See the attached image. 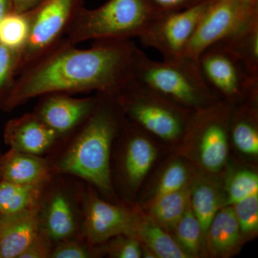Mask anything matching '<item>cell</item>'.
<instances>
[{
  "label": "cell",
  "instance_id": "obj_1",
  "mask_svg": "<svg viewBox=\"0 0 258 258\" xmlns=\"http://www.w3.org/2000/svg\"><path fill=\"white\" fill-rule=\"evenodd\" d=\"M137 47L132 40H105L80 49L63 39L19 73L0 106L10 111L32 98L53 93L95 91L113 96L133 79Z\"/></svg>",
  "mask_w": 258,
  "mask_h": 258
},
{
  "label": "cell",
  "instance_id": "obj_2",
  "mask_svg": "<svg viewBox=\"0 0 258 258\" xmlns=\"http://www.w3.org/2000/svg\"><path fill=\"white\" fill-rule=\"evenodd\" d=\"M97 94L99 99L96 108L80 125L77 137L58 163V170L108 192L111 189V145L124 124L125 116L113 96Z\"/></svg>",
  "mask_w": 258,
  "mask_h": 258
},
{
  "label": "cell",
  "instance_id": "obj_3",
  "mask_svg": "<svg viewBox=\"0 0 258 258\" xmlns=\"http://www.w3.org/2000/svg\"><path fill=\"white\" fill-rule=\"evenodd\" d=\"M133 79L173 104L196 111L218 102L204 82L198 62L157 61L137 47L133 64Z\"/></svg>",
  "mask_w": 258,
  "mask_h": 258
},
{
  "label": "cell",
  "instance_id": "obj_4",
  "mask_svg": "<svg viewBox=\"0 0 258 258\" xmlns=\"http://www.w3.org/2000/svg\"><path fill=\"white\" fill-rule=\"evenodd\" d=\"M157 15L144 0H108L94 10L83 7L64 40L75 45L88 40H131L140 36Z\"/></svg>",
  "mask_w": 258,
  "mask_h": 258
},
{
  "label": "cell",
  "instance_id": "obj_5",
  "mask_svg": "<svg viewBox=\"0 0 258 258\" xmlns=\"http://www.w3.org/2000/svg\"><path fill=\"white\" fill-rule=\"evenodd\" d=\"M111 96L133 125L166 142L183 138L192 114L193 111L166 101L134 79Z\"/></svg>",
  "mask_w": 258,
  "mask_h": 258
},
{
  "label": "cell",
  "instance_id": "obj_6",
  "mask_svg": "<svg viewBox=\"0 0 258 258\" xmlns=\"http://www.w3.org/2000/svg\"><path fill=\"white\" fill-rule=\"evenodd\" d=\"M198 64L204 82L219 101L233 107L258 93V78L224 40L204 50Z\"/></svg>",
  "mask_w": 258,
  "mask_h": 258
},
{
  "label": "cell",
  "instance_id": "obj_7",
  "mask_svg": "<svg viewBox=\"0 0 258 258\" xmlns=\"http://www.w3.org/2000/svg\"><path fill=\"white\" fill-rule=\"evenodd\" d=\"M232 110L230 105L218 101L193 111L183 137L186 144L193 145L199 165L208 172H218L225 165Z\"/></svg>",
  "mask_w": 258,
  "mask_h": 258
},
{
  "label": "cell",
  "instance_id": "obj_8",
  "mask_svg": "<svg viewBox=\"0 0 258 258\" xmlns=\"http://www.w3.org/2000/svg\"><path fill=\"white\" fill-rule=\"evenodd\" d=\"M84 0H43L29 12L30 29L26 45L20 53L18 74L50 52L63 40Z\"/></svg>",
  "mask_w": 258,
  "mask_h": 258
},
{
  "label": "cell",
  "instance_id": "obj_9",
  "mask_svg": "<svg viewBox=\"0 0 258 258\" xmlns=\"http://www.w3.org/2000/svg\"><path fill=\"white\" fill-rule=\"evenodd\" d=\"M258 15L249 0H211L190 40L184 57L197 61L209 47L232 36Z\"/></svg>",
  "mask_w": 258,
  "mask_h": 258
},
{
  "label": "cell",
  "instance_id": "obj_10",
  "mask_svg": "<svg viewBox=\"0 0 258 258\" xmlns=\"http://www.w3.org/2000/svg\"><path fill=\"white\" fill-rule=\"evenodd\" d=\"M211 0L187 9L157 14L138 37L144 46L157 50L165 61L179 60Z\"/></svg>",
  "mask_w": 258,
  "mask_h": 258
},
{
  "label": "cell",
  "instance_id": "obj_11",
  "mask_svg": "<svg viewBox=\"0 0 258 258\" xmlns=\"http://www.w3.org/2000/svg\"><path fill=\"white\" fill-rule=\"evenodd\" d=\"M137 219V211L91 195L85 209L83 232L91 244L103 243L120 235L135 237Z\"/></svg>",
  "mask_w": 258,
  "mask_h": 258
},
{
  "label": "cell",
  "instance_id": "obj_12",
  "mask_svg": "<svg viewBox=\"0 0 258 258\" xmlns=\"http://www.w3.org/2000/svg\"><path fill=\"white\" fill-rule=\"evenodd\" d=\"M44 96L34 112L60 137L79 128L92 113L99 99L98 94L81 98L64 93Z\"/></svg>",
  "mask_w": 258,
  "mask_h": 258
},
{
  "label": "cell",
  "instance_id": "obj_13",
  "mask_svg": "<svg viewBox=\"0 0 258 258\" xmlns=\"http://www.w3.org/2000/svg\"><path fill=\"white\" fill-rule=\"evenodd\" d=\"M59 137L35 112L10 120L5 129V143L10 149L32 155L47 152Z\"/></svg>",
  "mask_w": 258,
  "mask_h": 258
},
{
  "label": "cell",
  "instance_id": "obj_14",
  "mask_svg": "<svg viewBox=\"0 0 258 258\" xmlns=\"http://www.w3.org/2000/svg\"><path fill=\"white\" fill-rule=\"evenodd\" d=\"M40 206L0 218V258H19L40 232Z\"/></svg>",
  "mask_w": 258,
  "mask_h": 258
},
{
  "label": "cell",
  "instance_id": "obj_15",
  "mask_svg": "<svg viewBox=\"0 0 258 258\" xmlns=\"http://www.w3.org/2000/svg\"><path fill=\"white\" fill-rule=\"evenodd\" d=\"M243 242L233 207H222L207 232L206 252L214 257H230L238 252Z\"/></svg>",
  "mask_w": 258,
  "mask_h": 258
},
{
  "label": "cell",
  "instance_id": "obj_16",
  "mask_svg": "<svg viewBox=\"0 0 258 258\" xmlns=\"http://www.w3.org/2000/svg\"><path fill=\"white\" fill-rule=\"evenodd\" d=\"M130 134L125 149L123 171L127 184L132 189H136L143 181L157 159V151L151 142L136 125L125 123Z\"/></svg>",
  "mask_w": 258,
  "mask_h": 258
},
{
  "label": "cell",
  "instance_id": "obj_17",
  "mask_svg": "<svg viewBox=\"0 0 258 258\" xmlns=\"http://www.w3.org/2000/svg\"><path fill=\"white\" fill-rule=\"evenodd\" d=\"M49 176L47 161L40 156L10 149L0 158V177L4 181L20 184H45Z\"/></svg>",
  "mask_w": 258,
  "mask_h": 258
},
{
  "label": "cell",
  "instance_id": "obj_18",
  "mask_svg": "<svg viewBox=\"0 0 258 258\" xmlns=\"http://www.w3.org/2000/svg\"><path fill=\"white\" fill-rule=\"evenodd\" d=\"M135 237L153 257L189 258L169 232L154 221L149 215L137 212Z\"/></svg>",
  "mask_w": 258,
  "mask_h": 258
},
{
  "label": "cell",
  "instance_id": "obj_19",
  "mask_svg": "<svg viewBox=\"0 0 258 258\" xmlns=\"http://www.w3.org/2000/svg\"><path fill=\"white\" fill-rule=\"evenodd\" d=\"M44 232L51 240H69L77 229L74 205L67 195L57 190L51 195L43 214Z\"/></svg>",
  "mask_w": 258,
  "mask_h": 258
},
{
  "label": "cell",
  "instance_id": "obj_20",
  "mask_svg": "<svg viewBox=\"0 0 258 258\" xmlns=\"http://www.w3.org/2000/svg\"><path fill=\"white\" fill-rule=\"evenodd\" d=\"M189 200L194 214L201 226L205 244L209 227L217 212L224 206L221 191L211 180H198L191 184Z\"/></svg>",
  "mask_w": 258,
  "mask_h": 258
},
{
  "label": "cell",
  "instance_id": "obj_21",
  "mask_svg": "<svg viewBox=\"0 0 258 258\" xmlns=\"http://www.w3.org/2000/svg\"><path fill=\"white\" fill-rule=\"evenodd\" d=\"M45 184H20L0 181V215L10 216L40 205Z\"/></svg>",
  "mask_w": 258,
  "mask_h": 258
},
{
  "label": "cell",
  "instance_id": "obj_22",
  "mask_svg": "<svg viewBox=\"0 0 258 258\" xmlns=\"http://www.w3.org/2000/svg\"><path fill=\"white\" fill-rule=\"evenodd\" d=\"M191 183L179 190L151 201L149 215L167 232H172L189 202Z\"/></svg>",
  "mask_w": 258,
  "mask_h": 258
},
{
  "label": "cell",
  "instance_id": "obj_23",
  "mask_svg": "<svg viewBox=\"0 0 258 258\" xmlns=\"http://www.w3.org/2000/svg\"><path fill=\"white\" fill-rule=\"evenodd\" d=\"M224 41L240 57L250 74L258 78V15Z\"/></svg>",
  "mask_w": 258,
  "mask_h": 258
},
{
  "label": "cell",
  "instance_id": "obj_24",
  "mask_svg": "<svg viewBox=\"0 0 258 258\" xmlns=\"http://www.w3.org/2000/svg\"><path fill=\"white\" fill-rule=\"evenodd\" d=\"M172 232L175 234L176 242L190 257H200L203 250L206 251L203 230L191 208L190 200Z\"/></svg>",
  "mask_w": 258,
  "mask_h": 258
},
{
  "label": "cell",
  "instance_id": "obj_25",
  "mask_svg": "<svg viewBox=\"0 0 258 258\" xmlns=\"http://www.w3.org/2000/svg\"><path fill=\"white\" fill-rule=\"evenodd\" d=\"M30 13L10 12L0 21V44L20 53L28 40Z\"/></svg>",
  "mask_w": 258,
  "mask_h": 258
},
{
  "label": "cell",
  "instance_id": "obj_26",
  "mask_svg": "<svg viewBox=\"0 0 258 258\" xmlns=\"http://www.w3.org/2000/svg\"><path fill=\"white\" fill-rule=\"evenodd\" d=\"M255 195H258L257 174L246 169L237 171L227 184V197L224 206H232Z\"/></svg>",
  "mask_w": 258,
  "mask_h": 258
},
{
  "label": "cell",
  "instance_id": "obj_27",
  "mask_svg": "<svg viewBox=\"0 0 258 258\" xmlns=\"http://www.w3.org/2000/svg\"><path fill=\"white\" fill-rule=\"evenodd\" d=\"M189 184V169L184 163L174 161L161 174L151 201L166 194L179 191Z\"/></svg>",
  "mask_w": 258,
  "mask_h": 258
},
{
  "label": "cell",
  "instance_id": "obj_28",
  "mask_svg": "<svg viewBox=\"0 0 258 258\" xmlns=\"http://www.w3.org/2000/svg\"><path fill=\"white\" fill-rule=\"evenodd\" d=\"M242 240L254 238L258 232V195L232 205Z\"/></svg>",
  "mask_w": 258,
  "mask_h": 258
},
{
  "label": "cell",
  "instance_id": "obj_29",
  "mask_svg": "<svg viewBox=\"0 0 258 258\" xmlns=\"http://www.w3.org/2000/svg\"><path fill=\"white\" fill-rule=\"evenodd\" d=\"M20 53L0 44V98L9 91L18 75Z\"/></svg>",
  "mask_w": 258,
  "mask_h": 258
},
{
  "label": "cell",
  "instance_id": "obj_30",
  "mask_svg": "<svg viewBox=\"0 0 258 258\" xmlns=\"http://www.w3.org/2000/svg\"><path fill=\"white\" fill-rule=\"evenodd\" d=\"M106 247L110 257L140 258L143 255L142 244L134 236L120 235L113 237Z\"/></svg>",
  "mask_w": 258,
  "mask_h": 258
},
{
  "label": "cell",
  "instance_id": "obj_31",
  "mask_svg": "<svg viewBox=\"0 0 258 258\" xmlns=\"http://www.w3.org/2000/svg\"><path fill=\"white\" fill-rule=\"evenodd\" d=\"M156 14L172 13L187 9L204 0H144Z\"/></svg>",
  "mask_w": 258,
  "mask_h": 258
},
{
  "label": "cell",
  "instance_id": "obj_32",
  "mask_svg": "<svg viewBox=\"0 0 258 258\" xmlns=\"http://www.w3.org/2000/svg\"><path fill=\"white\" fill-rule=\"evenodd\" d=\"M91 253L86 246L77 241H61L55 249H52L50 257L52 258H88Z\"/></svg>",
  "mask_w": 258,
  "mask_h": 258
},
{
  "label": "cell",
  "instance_id": "obj_33",
  "mask_svg": "<svg viewBox=\"0 0 258 258\" xmlns=\"http://www.w3.org/2000/svg\"><path fill=\"white\" fill-rule=\"evenodd\" d=\"M50 237L42 230L19 258H47L50 257L52 249Z\"/></svg>",
  "mask_w": 258,
  "mask_h": 258
},
{
  "label": "cell",
  "instance_id": "obj_34",
  "mask_svg": "<svg viewBox=\"0 0 258 258\" xmlns=\"http://www.w3.org/2000/svg\"><path fill=\"white\" fill-rule=\"evenodd\" d=\"M43 0H11L12 11L15 13H28L37 8Z\"/></svg>",
  "mask_w": 258,
  "mask_h": 258
},
{
  "label": "cell",
  "instance_id": "obj_35",
  "mask_svg": "<svg viewBox=\"0 0 258 258\" xmlns=\"http://www.w3.org/2000/svg\"><path fill=\"white\" fill-rule=\"evenodd\" d=\"M10 12H12L11 0H0V21Z\"/></svg>",
  "mask_w": 258,
  "mask_h": 258
},
{
  "label": "cell",
  "instance_id": "obj_36",
  "mask_svg": "<svg viewBox=\"0 0 258 258\" xmlns=\"http://www.w3.org/2000/svg\"><path fill=\"white\" fill-rule=\"evenodd\" d=\"M249 1L252 2L253 3H258V0H249Z\"/></svg>",
  "mask_w": 258,
  "mask_h": 258
},
{
  "label": "cell",
  "instance_id": "obj_37",
  "mask_svg": "<svg viewBox=\"0 0 258 258\" xmlns=\"http://www.w3.org/2000/svg\"><path fill=\"white\" fill-rule=\"evenodd\" d=\"M0 218H1V215H0Z\"/></svg>",
  "mask_w": 258,
  "mask_h": 258
}]
</instances>
